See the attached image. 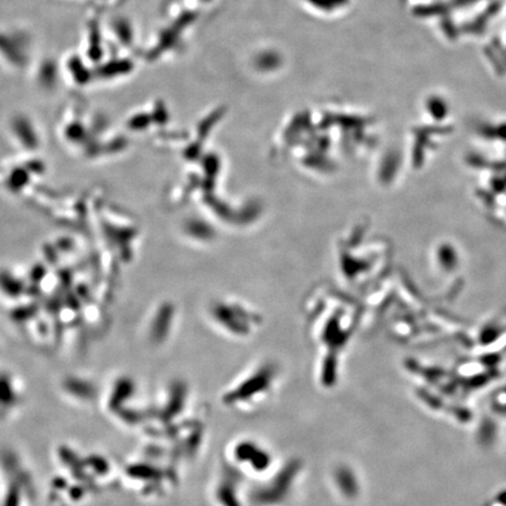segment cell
<instances>
[{
	"label": "cell",
	"instance_id": "1",
	"mask_svg": "<svg viewBox=\"0 0 506 506\" xmlns=\"http://www.w3.org/2000/svg\"><path fill=\"white\" fill-rule=\"evenodd\" d=\"M0 285L3 287L4 292L10 295H20V292H21V284L18 283V280L11 277V275H1Z\"/></svg>",
	"mask_w": 506,
	"mask_h": 506
}]
</instances>
